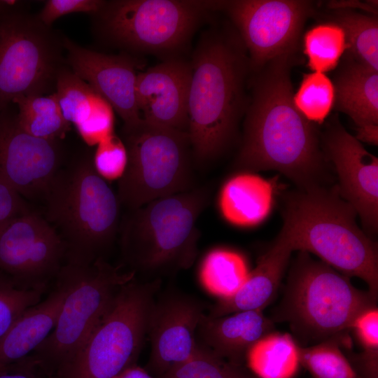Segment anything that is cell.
<instances>
[{
  "mask_svg": "<svg viewBox=\"0 0 378 378\" xmlns=\"http://www.w3.org/2000/svg\"><path fill=\"white\" fill-rule=\"evenodd\" d=\"M340 347V344L333 340L308 346L298 345L300 364L313 378H358L350 360Z\"/></svg>",
  "mask_w": 378,
  "mask_h": 378,
  "instance_id": "cell-30",
  "label": "cell"
},
{
  "mask_svg": "<svg viewBox=\"0 0 378 378\" xmlns=\"http://www.w3.org/2000/svg\"><path fill=\"white\" fill-rule=\"evenodd\" d=\"M44 201L46 217L65 247V262L89 265L112 246L120 227V204L85 151L61 168Z\"/></svg>",
  "mask_w": 378,
  "mask_h": 378,
  "instance_id": "cell-5",
  "label": "cell"
},
{
  "mask_svg": "<svg viewBox=\"0 0 378 378\" xmlns=\"http://www.w3.org/2000/svg\"><path fill=\"white\" fill-rule=\"evenodd\" d=\"M65 262V247L55 227L31 209L0 230V271L18 286L47 289Z\"/></svg>",
  "mask_w": 378,
  "mask_h": 378,
  "instance_id": "cell-13",
  "label": "cell"
},
{
  "mask_svg": "<svg viewBox=\"0 0 378 378\" xmlns=\"http://www.w3.org/2000/svg\"><path fill=\"white\" fill-rule=\"evenodd\" d=\"M326 156L334 165L341 197L360 216L365 232L378 229V159L351 135L337 120L327 127L323 137Z\"/></svg>",
  "mask_w": 378,
  "mask_h": 378,
  "instance_id": "cell-15",
  "label": "cell"
},
{
  "mask_svg": "<svg viewBox=\"0 0 378 378\" xmlns=\"http://www.w3.org/2000/svg\"><path fill=\"white\" fill-rule=\"evenodd\" d=\"M103 0H48L43 8L36 14L37 18L45 25L51 24L57 18L75 13H86L90 15L99 12L104 5Z\"/></svg>",
  "mask_w": 378,
  "mask_h": 378,
  "instance_id": "cell-36",
  "label": "cell"
},
{
  "mask_svg": "<svg viewBox=\"0 0 378 378\" xmlns=\"http://www.w3.org/2000/svg\"><path fill=\"white\" fill-rule=\"evenodd\" d=\"M12 105L0 111V183L24 199L43 200L62 168L64 148L61 141L38 139L23 130Z\"/></svg>",
  "mask_w": 378,
  "mask_h": 378,
  "instance_id": "cell-14",
  "label": "cell"
},
{
  "mask_svg": "<svg viewBox=\"0 0 378 378\" xmlns=\"http://www.w3.org/2000/svg\"><path fill=\"white\" fill-rule=\"evenodd\" d=\"M335 104L357 127L356 139L378 142V71L353 60L339 72Z\"/></svg>",
  "mask_w": 378,
  "mask_h": 378,
  "instance_id": "cell-21",
  "label": "cell"
},
{
  "mask_svg": "<svg viewBox=\"0 0 378 378\" xmlns=\"http://www.w3.org/2000/svg\"><path fill=\"white\" fill-rule=\"evenodd\" d=\"M64 45L68 66L108 102L122 120L123 126L133 125L142 119L135 96L137 74L133 58L90 50L66 36Z\"/></svg>",
  "mask_w": 378,
  "mask_h": 378,
  "instance_id": "cell-17",
  "label": "cell"
},
{
  "mask_svg": "<svg viewBox=\"0 0 378 378\" xmlns=\"http://www.w3.org/2000/svg\"><path fill=\"white\" fill-rule=\"evenodd\" d=\"M293 100L306 119L313 123H322L335 104L334 84L325 74H305Z\"/></svg>",
  "mask_w": 378,
  "mask_h": 378,
  "instance_id": "cell-31",
  "label": "cell"
},
{
  "mask_svg": "<svg viewBox=\"0 0 378 378\" xmlns=\"http://www.w3.org/2000/svg\"><path fill=\"white\" fill-rule=\"evenodd\" d=\"M190 63L171 57L137 74L135 96L144 120L187 132Z\"/></svg>",
  "mask_w": 378,
  "mask_h": 378,
  "instance_id": "cell-18",
  "label": "cell"
},
{
  "mask_svg": "<svg viewBox=\"0 0 378 378\" xmlns=\"http://www.w3.org/2000/svg\"><path fill=\"white\" fill-rule=\"evenodd\" d=\"M45 291L22 288L0 271V340L24 311L41 300Z\"/></svg>",
  "mask_w": 378,
  "mask_h": 378,
  "instance_id": "cell-33",
  "label": "cell"
},
{
  "mask_svg": "<svg viewBox=\"0 0 378 378\" xmlns=\"http://www.w3.org/2000/svg\"><path fill=\"white\" fill-rule=\"evenodd\" d=\"M274 323L262 309L234 312L219 317L204 314L197 332L202 345L223 359L241 365L248 349L274 331Z\"/></svg>",
  "mask_w": 378,
  "mask_h": 378,
  "instance_id": "cell-19",
  "label": "cell"
},
{
  "mask_svg": "<svg viewBox=\"0 0 378 378\" xmlns=\"http://www.w3.org/2000/svg\"><path fill=\"white\" fill-rule=\"evenodd\" d=\"M25 199L0 183V230L12 219L30 210Z\"/></svg>",
  "mask_w": 378,
  "mask_h": 378,
  "instance_id": "cell-38",
  "label": "cell"
},
{
  "mask_svg": "<svg viewBox=\"0 0 378 378\" xmlns=\"http://www.w3.org/2000/svg\"><path fill=\"white\" fill-rule=\"evenodd\" d=\"M351 330L365 351H378V308L373 307L362 312L354 319Z\"/></svg>",
  "mask_w": 378,
  "mask_h": 378,
  "instance_id": "cell-37",
  "label": "cell"
},
{
  "mask_svg": "<svg viewBox=\"0 0 378 378\" xmlns=\"http://www.w3.org/2000/svg\"><path fill=\"white\" fill-rule=\"evenodd\" d=\"M333 22L344 31L354 59L378 71V21L374 16L345 8L333 13Z\"/></svg>",
  "mask_w": 378,
  "mask_h": 378,
  "instance_id": "cell-27",
  "label": "cell"
},
{
  "mask_svg": "<svg viewBox=\"0 0 378 378\" xmlns=\"http://www.w3.org/2000/svg\"><path fill=\"white\" fill-rule=\"evenodd\" d=\"M13 104L18 107L20 127L34 137L61 141L71 129L70 123L62 115L55 92L49 95L20 97Z\"/></svg>",
  "mask_w": 378,
  "mask_h": 378,
  "instance_id": "cell-26",
  "label": "cell"
},
{
  "mask_svg": "<svg viewBox=\"0 0 378 378\" xmlns=\"http://www.w3.org/2000/svg\"><path fill=\"white\" fill-rule=\"evenodd\" d=\"M55 281L48 295L24 311L0 340V374L32 353L53 330L67 290L60 277Z\"/></svg>",
  "mask_w": 378,
  "mask_h": 378,
  "instance_id": "cell-20",
  "label": "cell"
},
{
  "mask_svg": "<svg viewBox=\"0 0 378 378\" xmlns=\"http://www.w3.org/2000/svg\"><path fill=\"white\" fill-rule=\"evenodd\" d=\"M160 281L122 285L86 342L56 378H113L135 364Z\"/></svg>",
  "mask_w": 378,
  "mask_h": 378,
  "instance_id": "cell-10",
  "label": "cell"
},
{
  "mask_svg": "<svg viewBox=\"0 0 378 378\" xmlns=\"http://www.w3.org/2000/svg\"><path fill=\"white\" fill-rule=\"evenodd\" d=\"M113 378H158L155 377L149 374L145 369L136 365V364L131 365Z\"/></svg>",
  "mask_w": 378,
  "mask_h": 378,
  "instance_id": "cell-40",
  "label": "cell"
},
{
  "mask_svg": "<svg viewBox=\"0 0 378 378\" xmlns=\"http://www.w3.org/2000/svg\"><path fill=\"white\" fill-rule=\"evenodd\" d=\"M245 360L258 378H293L300 365L298 345L293 336L274 331L255 342Z\"/></svg>",
  "mask_w": 378,
  "mask_h": 378,
  "instance_id": "cell-24",
  "label": "cell"
},
{
  "mask_svg": "<svg viewBox=\"0 0 378 378\" xmlns=\"http://www.w3.org/2000/svg\"><path fill=\"white\" fill-rule=\"evenodd\" d=\"M293 53L270 61L255 82L233 166L241 172L275 170L306 190L324 186L326 162L314 123L293 103Z\"/></svg>",
  "mask_w": 378,
  "mask_h": 378,
  "instance_id": "cell-1",
  "label": "cell"
},
{
  "mask_svg": "<svg viewBox=\"0 0 378 378\" xmlns=\"http://www.w3.org/2000/svg\"><path fill=\"white\" fill-rule=\"evenodd\" d=\"M30 1L22 0H0V18L6 15L29 12Z\"/></svg>",
  "mask_w": 378,
  "mask_h": 378,
  "instance_id": "cell-39",
  "label": "cell"
},
{
  "mask_svg": "<svg viewBox=\"0 0 378 378\" xmlns=\"http://www.w3.org/2000/svg\"><path fill=\"white\" fill-rule=\"evenodd\" d=\"M122 140L127 162L118 180L117 196L127 211L195 187L187 132L141 119L122 126Z\"/></svg>",
  "mask_w": 378,
  "mask_h": 378,
  "instance_id": "cell-9",
  "label": "cell"
},
{
  "mask_svg": "<svg viewBox=\"0 0 378 378\" xmlns=\"http://www.w3.org/2000/svg\"><path fill=\"white\" fill-rule=\"evenodd\" d=\"M158 378H258L246 372L241 365L230 363L202 344L184 363Z\"/></svg>",
  "mask_w": 378,
  "mask_h": 378,
  "instance_id": "cell-32",
  "label": "cell"
},
{
  "mask_svg": "<svg viewBox=\"0 0 378 378\" xmlns=\"http://www.w3.org/2000/svg\"><path fill=\"white\" fill-rule=\"evenodd\" d=\"M377 302L368 291L356 288L349 277L299 251L270 318L287 323L299 346L333 340L348 348L354 319Z\"/></svg>",
  "mask_w": 378,
  "mask_h": 378,
  "instance_id": "cell-4",
  "label": "cell"
},
{
  "mask_svg": "<svg viewBox=\"0 0 378 378\" xmlns=\"http://www.w3.org/2000/svg\"><path fill=\"white\" fill-rule=\"evenodd\" d=\"M127 162L125 146L114 134L97 144L93 153V164L97 172L106 181L119 180Z\"/></svg>",
  "mask_w": 378,
  "mask_h": 378,
  "instance_id": "cell-34",
  "label": "cell"
},
{
  "mask_svg": "<svg viewBox=\"0 0 378 378\" xmlns=\"http://www.w3.org/2000/svg\"><path fill=\"white\" fill-rule=\"evenodd\" d=\"M358 378H361V377H358Z\"/></svg>",
  "mask_w": 378,
  "mask_h": 378,
  "instance_id": "cell-42",
  "label": "cell"
},
{
  "mask_svg": "<svg viewBox=\"0 0 378 378\" xmlns=\"http://www.w3.org/2000/svg\"><path fill=\"white\" fill-rule=\"evenodd\" d=\"M209 198L207 186H195L128 211L118 233L132 270L162 272L190 267L198 252L197 220Z\"/></svg>",
  "mask_w": 378,
  "mask_h": 378,
  "instance_id": "cell-6",
  "label": "cell"
},
{
  "mask_svg": "<svg viewBox=\"0 0 378 378\" xmlns=\"http://www.w3.org/2000/svg\"><path fill=\"white\" fill-rule=\"evenodd\" d=\"M356 216L337 186L299 189L286 198L277 237L293 251L314 254L342 274L360 278L377 300V244L358 227Z\"/></svg>",
  "mask_w": 378,
  "mask_h": 378,
  "instance_id": "cell-3",
  "label": "cell"
},
{
  "mask_svg": "<svg viewBox=\"0 0 378 378\" xmlns=\"http://www.w3.org/2000/svg\"><path fill=\"white\" fill-rule=\"evenodd\" d=\"M292 252L287 243L276 237L237 293L228 299L218 300L207 315L219 317L241 311L263 310L279 289Z\"/></svg>",
  "mask_w": 378,
  "mask_h": 378,
  "instance_id": "cell-22",
  "label": "cell"
},
{
  "mask_svg": "<svg viewBox=\"0 0 378 378\" xmlns=\"http://www.w3.org/2000/svg\"><path fill=\"white\" fill-rule=\"evenodd\" d=\"M64 41L29 12L0 18V111L20 97L55 92L66 64Z\"/></svg>",
  "mask_w": 378,
  "mask_h": 378,
  "instance_id": "cell-11",
  "label": "cell"
},
{
  "mask_svg": "<svg viewBox=\"0 0 378 378\" xmlns=\"http://www.w3.org/2000/svg\"><path fill=\"white\" fill-rule=\"evenodd\" d=\"M246 52L238 36L213 29L202 34L195 49L188 134L199 168L218 159L234 140L249 66Z\"/></svg>",
  "mask_w": 378,
  "mask_h": 378,
  "instance_id": "cell-2",
  "label": "cell"
},
{
  "mask_svg": "<svg viewBox=\"0 0 378 378\" xmlns=\"http://www.w3.org/2000/svg\"><path fill=\"white\" fill-rule=\"evenodd\" d=\"M221 10L240 33L249 67L257 70L279 56L295 52L314 7L307 1L236 0L223 1Z\"/></svg>",
  "mask_w": 378,
  "mask_h": 378,
  "instance_id": "cell-12",
  "label": "cell"
},
{
  "mask_svg": "<svg viewBox=\"0 0 378 378\" xmlns=\"http://www.w3.org/2000/svg\"><path fill=\"white\" fill-rule=\"evenodd\" d=\"M55 92L64 118L75 126L89 116L98 94L67 64L57 75Z\"/></svg>",
  "mask_w": 378,
  "mask_h": 378,
  "instance_id": "cell-29",
  "label": "cell"
},
{
  "mask_svg": "<svg viewBox=\"0 0 378 378\" xmlns=\"http://www.w3.org/2000/svg\"><path fill=\"white\" fill-rule=\"evenodd\" d=\"M244 257L230 249L216 248L204 258L199 272L203 288L218 300L234 295L249 273Z\"/></svg>",
  "mask_w": 378,
  "mask_h": 378,
  "instance_id": "cell-25",
  "label": "cell"
},
{
  "mask_svg": "<svg viewBox=\"0 0 378 378\" xmlns=\"http://www.w3.org/2000/svg\"><path fill=\"white\" fill-rule=\"evenodd\" d=\"M204 306L180 295H166L151 307L147 328L151 344L149 369L160 377L190 358L199 343L195 334Z\"/></svg>",
  "mask_w": 378,
  "mask_h": 378,
  "instance_id": "cell-16",
  "label": "cell"
},
{
  "mask_svg": "<svg viewBox=\"0 0 378 378\" xmlns=\"http://www.w3.org/2000/svg\"><path fill=\"white\" fill-rule=\"evenodd\" d=\"M105 258L89 265L64 262L57 276L66 293L56 324L48 337L32 352L15 363H34L55 376L75 356L110 308L120 288L135 278Z\"/></svg>",
  "mask_w": 378,
  "mask_h": 378,
  "instance_id": "cell-7",
  "label": "cell"
},
{
  "mask_svg": "<svg viewBox=\"0 0 378 378\" xmlns=\"http://www.w3.org/2000/svg\"><path fill=\"white\" fill-rule=\"evenodd\" d=\"M113 123L112 106L98 94L89 116L75 127L85 144L92 146L113 134Z\"/></svg>",
  "mask_w": 378,
  "mask_h": 378,
  "instance_id": "cell-35",
  "label": "cell"
},
{
  "mask_svg": "<svg viewBox=\"0 0 378 378\" xmlns=\"http://www.w3.org/2000/svg\"><path fill=\"white\" fill-rule=\"evenodd\" d=\"M221 6L222 1H106L91 15L92 31L103 43L127 50L174 53Z\"/></svg>",
  "mask_w": 378,
  "mask_h": 378,
  "instance_id": "cell-8",
  "label": "cell"
},
{
  "mask_svg": "<svg viewBox=\"0 0 378 378\" xmlns=\"http://www.w3.org/2000/svg\"><path fill=\"white\" fill-rule=\"evenodd\" d=\"M0 378H41L34 377L25 372H8L0 374ZM48 378H56L54 376L48 377Z\"/></svg>",
  "mask_w": 378,
  "mask_h": 378,
  "instance_id": "cell-41",
  "label": "cell"
},
{
  "mask_svg": "<svg viewBox=\"0 0 378 378\" xmlns=\"http://www.w3.org/2000/svg\"><path fill=\"white\" fill-rule=\"evenodd\" d=\"M346 48L344 31L332 22L316 25L304 36V53L313 72L334 69Z\"/></svg>",
  "mask_w": 378,
  "mask_h": 378,
  "instance_id": "cell-28",
  "label": "cell"
},
{
  "mask_svg": "<svg viewBox=\"0 0 378 378\" xmlns=\"http://www.w3.org/2000/svg\"><path fill=\"white\" fill-rule=\"evenodd\" d=\"M272 183L251 172H241L223 186L219 208L230 223L251 227L262 222L269 214L274 200Z\"/></svg>",
  "mask_w": 378,
  "mask_h": 378,
  "instance_id": "cell-23",
  "label": "cell"
}]
</instances>
